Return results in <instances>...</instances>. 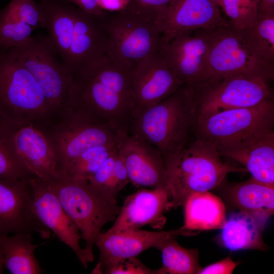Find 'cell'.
I'll return each instance as SVG.
<instances>
[{"mask_svg":"<svg viewBox=\"0 0 274 274\" xmlns=\"http://www.w3.org/2000/svg\"><path fill=\"white\" fill-rule=\"evenodd\" d=\"M134 71L101 56L73 76L67 114L129 134Z\"/></svg>","mask_w":274,"mask_h":274,"instance_id":"obj_1","label":"cell"},{"mask_svg":"<svg viewBox=\"0 0 274 274\" xmlns=\"http://www.w3.org/2000/svg\"><path fill=\"white\" fill-rule=\"evenodd\" d=\"M195 120L194 103L187 86L184 84L132 119L129 134L155 147L165 160L188 143Z\"/></svg>","mask_w":274,"mask_h":274,"instance_id":"obj_2","label":"cell"},{"mask_svg":"<svg viewBox=\"0 0 274 274\" xmlns=\"http://www.w3.org/2000/svg\"><path fill=\"white\" fill-rule=\"evenodd\" d=\"M221 156L212 145L195 138L164 160L167 188L175 207L183 206L194 192L219 186L230 173L247 172L245 167L223 162Z\"/></svg>","mask_w":274,"mask_h":274,"instance_id":"obj_3","label":"cell"},{"mask_svg":"<svg viewBox=\"0 0 274 274\" xmlns=\"http://www.w3.org/2000/svg\"><path fill=\"white\" fill-rule=\"evenodd\" d=\"M44 180L78 227L85 242L84 248L93 261L96 237L102 227L114 220L119 212L117 198L98 191L86 180L63 172H58Z\"/></svg>","mask_w":274,"mask_h":274,"instance_id":"obj_4","label":"cell"},{"mask_svg":"<svg viewBox=\"0 0 274 274\" xmlns=\"http://www.w3.org/2000/svg\"><path fill=\"white\" fill-rule=\"evenodd\" d=\"M273 98L257 105L223 111L196 119V139L214 146L219 154L245 149L273 131Z\"/></svg>","mask_w":274,"mask_h":274,"instance_id":"obj_5","label":"cell"},{"mask_svg":"<svg viewBox=\"0 0 274 274\" xmlns=\"http://www.w3.org/2000/svg\"><path fill=\"white\" fill-rule=\"evenodd\" d=\"M54 117L32 75L9 50L0 51V118L47 129Z\"/></svg>","mask_w":274,"mask_h":274,"instance_id":"obj_6","label":"cell"},{"mask_svg":"<svg viewBox=\"0 0 274 274\" xmlns=\"http://www.w3.org/2000/svg\"><path fill=\"white\" fill-rule=\"evenodd\" d=\"M32 75L41 88L54 116L59 120L69 110L73 76L66 68L48 35L32 37L9 49Z\"/></svg>","mask_w":274,"mask_h":274,"instance_id":"obj_7","label":"cell"},{"mask_svg":"<svg viewBox=\"0 0 274 274\" xmlns=\"http://www.w3.org/2000/svg\"><path fill=\"white\" fill-rule=\"evenodd\" d=\"M187 86L194 105L195 121L273 98L270 82L244 74L209 77Z\"/></svg>","mask_w":274,"mask_h":274,"instance_id":"obj_8","label":"cell"},{"mask_svg":"<svg viewBox=\"0 0 274 274\" xmlns=\"http://www.w3.org/2000/svg\"><path fill=\"white\" fill-rule=\"evenodd\" d=\"M108 36L107 54L118 63L135 69L163 44L159 27L130 11L108 12L103 18Z\"/></svg>","mask_w":274,"mask_h":274,"instance_id":"obj_9","label":"cell"},{"mask_svg":"<svg viewBox=\"0 0 274 274\" xmlns=\"http://www.w3.org/2000/svg\"><path fill=\"white\" fill-rule=\"evenodd\" d=\"M206 30L209 45L204 79L211 76L244 74L262 78L270 83L273 80L274 64L263 60L250 50L241 30L230 25Z\"/></svg>","mask_w":274,"mask_h":274,"instance_id":"obj_10","label":"cell"},{"mask_svg":"<svg viewBox=\"0 0 274 274\" xmlns=\"http://www.w3.org/2000/svg\"><path fill=\"white\" fill-rule=\"evenodd\" d=\"M47 131L57 155V172H64L72 162L89 149L119 142L128 134L70 113Z\"/></svg>","mask_w":274,"mask_h":274,"instance_id":"obj_11","label":"cell"},{"mask_svg":"<svg viewBox=\"0 0 274 274\" xmlns=\"http://www.w3.org/2000/svg\"><path fill=\"white\" fill-rule=\"evenodd\" d=\"M0 136L35 177L45 180L57 171V158L47 129L0 118Z\"/></svg>","mask_w":274,"mask_h":274,"instance_id":"obj_12","label":"cell"},{"mask_svg":"<svg viewBox=\"0 0 274 274\" xmlns=\"http://www.w3.org/2000/svg\"><path fill=\"white\" fill-rule=\"evenodd\" d=\"M18 232L50 237V231L37 216L29 179H0V235Z\"/></svg>","mask_w":274,"mask_h":274,"instance_id":"obj_13","label":"cell"},{"mask_svg":"<svg viewBox=\"0 0 274 274\" xmlns=\"http://www.w3.org/2000/svg\"><path fill=\"white\" fill-rule=\"evenodd\" d=\"M199 231L182 227L175 230L152 231L135 229L118 232H100L94 245L99 251V261L92 271L101 273L106 266L120 260L136 257L151 248H157L165 240L178 235L191 236Z\"/></svg>","mask_w":274,"mask_h":274,"instance_id":"obj_14","label":"cell"},{"mask_svg":"<svg viewBox=\"0 0 274 274\" xmlns=\"http://www.w3.org/2000/svg\"><path fill=\"white\" fill-rule=\"evenodd\" d=\"M183 84L159 52L145 58L136 66L133 74L131 119L169 96Z\"/></svg>","mask_w":274,"mask_h":274,"instance_id":"obj_15","label":"cell"},{"mask_svg":"<svg viewBox=\"0 0 274 274\" xmlns=\"http://www.w3.org/2000/svg\"><path fill=\"white\" fill-rule=\"evenodd\" d=\"M209 45L206 28L200 29L163 43L159 52L178 79L190 85L206 76Z\"/></svg>","mask_w":274,"mask_h":274,"instance_id":"obj_16","label":"cell"},{"mask_svg":"<svg viewBox=\"0 0 274 274\" xmlns=\"http://www.w3.org/2000/svg\"><path fill=\"white\" fill-rule=\"evenodd\" d=\"M173 208L168 188L140 189L125 198L113 225L107 231L122 232L145 225L161 229L166 220L165 213Z\"/></svg>","mask_w":274,"mask_h":274,"instance_id":"obj_17","label":"cell"},{"mask_svg":"<svg viewBox=\"0 0 274 274\" xmlns=\"http://www.w3.org/2000/svg\"><path fill=\"white\" fill-rule=\"evenodd\" d=\"M29 183L33 192L36 213L40 222L68 246L87 268L88 263L92 261L80 246L81 236L76 224L65 212L44 180L33 177L29 179Z\"/></svg>","mask_w":274,"mask_h":274,"instance_id":"obj_18","label":"cell"},{"mask_svg":"<svg viewBox=\"0 0 274 274\" xmlns=\"http://www.w3.org/2000/svg\"><path fill=\"white\" fill-rule=\"evenodd\" d=\"M229 25L210 0H173L158 24L163 43L182 33Z\"/></svg>","mask_w":274,"mask_h":274,"instance_id":"obj_19","label":"cell"},{"mask_svg":"<svg viewBox=\"0 0 274 274\" xmlns=\"http://www.w3.org/2000/svg\"><path fill=\"white\" fill-rule=\"evenodd\" d=\"M108 36L103 19L74 10V27L66 68L72 76L106 54Z\"/></svg>","mask_w":274,"mask_h":274,"instance_id":"obj_20","label":"cell"},{"mask_svg":"<svg viewBox=\"0 0 274 274\" xmlns=\"http://www.w3.org/2000/svg\"><path fill=\"white\" fill-rule=\"evenodd\" d=\"M119 150L130 182L143 187L167 188L164 160L155 147L136 136L127 134Z\"/></svg>","mask_w":274,"mask_h":274,"instance_id":"obj_21","label":"cell"},{"mask_svg":"<svg viewBox=\"0 0 274 274\" xmlns=\"http://www.w3.org/2000/svg\"><path fill=\"white\" fill-rule=\"evenodd\" d=\"M226 196L239 211L252 216L264 230L274 211V185L258 181L253 178L226 186Z\"/></svg>","mask_w":274,"mask_h":274,"instance_id":"obj_22","label":"cell"},{"mask_svg":"<svg viewBox=\"0 0 274 274\" xmlns=\"http://www.w3.org/2000/svg\"><path fill=\"white\" fill-rule=\"evenodd\" d=\"M38 1L44 28L47 29L48 36L66 68L74 27L75 6L64 0Z\"/></svg>","mask_w":274,"mask_h":274,"instance_id":"obj_23","label":"cell"},{"mask_svg":"<svg viewBox=\"0 0 274 274\" xmlns=\"http://www.w3.org/2000/svg\"><path fill=\"white\" fill-rule=\"evenodd\" d=\"M221 231L216 241L222 247L230 251L247 249L266 250L260 227L255 219L249 214L239 211L226 218Z\"/></svg>","mask_w":274,"mask_h":274,"instance_id":"obj_24","label":"cell"},{"mask_svg":"<svg viewBox=\"0 0 274 274\" xmlns=\"http://www.w3.org/2000/svg\"><path fill=\"white\" fill-rule=\"evenodd\" d=\"M183 228L196 231L221 229L226 220L224 203L209 191L191 194L184 204Z\"/></svg>","mask_w":274,"mask_h":274,"instance_id":"obj_25","label":"cell"},{"mask_svg":"<svg viewBox=\"0 0 274 274\" xmlns=\"http://www.w3.org/2000/svg\"><path fill=\"white\" fill-rule=\"evenodd\" d=\"M220 155L240 163L255 180L274 185L273 131L245 149L225 152Z\"/></svg>","mask_w":274,"mask_h":274,"instance_id":"obj_26","label":"cell"},{"mask_svg":"<svg viewBox=\"0 0 274 274\" xmlns=\"http://www.w3.org/2000/svg\"><path fill=\"white\" fill-rule=\"evenodd\" d=\"M13 236L0 235L4 266L12 274H40L44 272L35 251L46 242L32 244L31 233L18 232Z\"/></svg>","mask_w":274,"mask_h":274,"instance_id":"obj_27","label":"cell"},{"mask_svg":"<svg viewBox=\"0 0 274 274\" xmlns=\"http://www.w3.org/2000/svg\"><path fill=\"white\" fill-rule=\"evenodd\" d=\"M241 31L250 50L263 60L274 64V13L258 12L254 23Z\"/></svg>","mask_w":274,"mask_h":274,"instance_id":"obj_28","label":"cell"},{"mask_svg":"<svg viewBox=\"0 0 274 274\" xmlns=\"http://www.w3.org/2000/svg\"><path fill=\"white\" fill-rule=\"evenodd\" d=\"M176 238L165 240L157 248L161 252L162 262L158 269L159 274H198L202 267L199 263L197 249L183 247Z\"/></svg>","mask_w":274,"mask_h":274,"instance_id":"obj_29","label":"cell"},{"mask_svg":"<svg viewBox=\"0 0 274 274\" xmlns=\"http://www.w3.org/2000/svg\"><path fill=\"white\" fill-rule=\"evenodd\" d=\"M123 138L118 142L89 149L72 162L64 172H61L73 178L87 180L119 149Z\"/></svg>","mask_w":274,"mask_h":274,"instance_id":"obj_30","label":"cell"},{"mask_svg":"<svg viewBox=\"0 0 274 274\" xmlns=\"http://www.w3.org/2000/svg\"><path fill=\"white\" fill-rule=\"evenodd\" d=\"M260 0H222L220 6L230 26L243 30L255 22Z\"/></svg>","mask_w":274,"mask_h":274,"instance_id":"obj_31","label":"cell"},{"mask_svg":"<svg viewBox=\"0 0 274 274\" xmlns=\"http://www.w3.org/2000/svg\"><path fill=\"white\" fill-rule=\"evenodd\" d=\"M0 16L25 23L33 29L44 28L43 18L36 0H11L0 11Z\"/></svg>","mask_w":274,"mask_h":274,"instance_id":"obj_32","label":"cell"},{"mask_svg":"<svg viewBox=\"0 0 274 274\" xmlns=\"http://www.w3.org/2000/svg\"><path fill=\"white\" fill-rule=\"evenodd\" d=\"M33 28L21 21L0 16V51L21 45L31 40Z\"/></svg>","mask_w":274,"mask_h":274,"instance_id":"obj_33","label":"cell"},{"mask_svg":"<svg viewBox=\"0 0 274 274\" xmlns=\"http://www.w3.org/2000/svg\"><path fill=\"white\" fill-rule=\"evenodd\" d=\"M33 177L0 136V179L27 180Z\"/></svg>","mask_w":274,"mask_h":274,"instance_id":"obj_34","label":"cell"},{"mask_svg":"<svg viewBox=\"0 0 274 274\" xmlns=\"http://www.w3.org/2000/svg\"><path fill=\"white\" fill-rule=\"evenodd\" d=\"M127 10L158 25L173 0H128Z\"/></svg>","mask_w":274,"mask_h":274,"instance_id":"obj_35","label":"cell"},{"mask_svg":"<svg viewBox=\"0 0 274 274\" xmlns=\"http://www.w3.org/2000/svg\"><path fill=\"white\" fill-rule=\"evenodd\" d=\"M109 274H159L158 269L153 270L145 266L136 257L123 259L114 262L102 269L101 273Z\"/></svg>","mask_w":274,"mask_h":274,"instance_id":"obj_36","label":"cell"},{"mask_svg":"<svg viewBox=\"0 0 274 274\" xmlns=\"http://www.w3.org/2000/svg\"><path fill=\"white\" fill-rule=\"evenodd\" d=\"M118 151V150L110 156L100 167L86 180L91 186L98 191L112 196H113L109 193L108 189Z\"/></svg>","mask_w":274,"mask_h":274,"instance_id":"obj_37","label":"cell"},{"mask_svg":"<svg viewBox=\"0 0 274 274\" xmlns=\"http://www.w3.org/2000/svg\"><path fill=\"white\" fill-rule=\"evenodd\" d=\"M119 149L116 154L108 189L109 193L116 198L129 182L127 171Z\"/></svg>","mask_w":274,"mask_h":274,"instance_id":"obj_38","label":"cell"},{"mask_svg":"<svg viewBox=\"0 0 274 274\" xmlns=\"http://www.w3.org/2000/svg\"><path fill=\"white\" fill-rule=\"evenodd\" d=\"M238 263L227 257L202 268L198 274H231Z\"/></svg>","mask_w":274,"mask_h":274,"instance_id":"obj_39","label":"cell"},{"mask_svg":"<svg viewBox=\"0 0 274 274\" xmlns=\"http://www.w3.org/2000/svg\"><path fill=\"white\" fill-rule=\"evenodd\" d=\"M77 6L84 12L103 19L108 12L104 11L99 6L98 0H64Z\"/></svg>","mask_w":274,"mask_h":274,"instance_id":"obj_40","label":"cell"},{"mask_svg":"<svg viewBox=\"0 0 274 274\" xmlns=\"http://www.w3.org/2000/svg\"><path fill=\"white\" fill-rule=\"evenodd\" d=\"M100 7L108 12H117L127 9L128 0H98Z\"/></svg>","mask_w":274,"mask_h":274,"instance_id":"obj_41","label":"cell"},{"mask_svg":"<svg viewBox=\"0 0 274 274\" xmlns=\"http://www.w3.org/2000/svg\"><path fill=\"white\" fill-rule=\"evenodd\" d=\"M258 11L274 13V0H260Z\"/></svg>","mask_w":274,"mask_h":274,"instance_id":"obj_42","label":"cell"},{"mask_svg":"<svg viewBox=\"0 0 274 274\" xmlns=\"http://www.w3.org/2000/svg\"><path fill=\"white\" fill-rule=\"evenodd\" d=\"M4 255L0 245V273H3V267L4 266Z\"/></svg>","mask_w":274,"mask_h":274,"instance_id":"obj_43","label":"cell"},{"mask_svg":"<svg viewBox=\"0 0 274 274\" xmlns=\"http://www.w3.org/2000/svg\"><path fill=\"white\" fill-rule=\"evenodd\" d=\"M212 2H213L215 5H217L220 7V6L222 3V0H210Z\"/></svg>","mask_w":274,"mask_h":274,"instance_id":"obj_44","label":"cell"}]
</instances>
